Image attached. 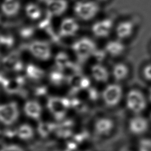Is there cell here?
<instances>
[{"instance_id":"2e32d148","label":"cell","mask_w":151,"mask_h":151,"mask_svg":"<svg viewBox=\"0 0 151 151\" xmlns=\"http://www.w3.org/2000/svg\"><path fill=\"white\" fill-rule=\"evenodd\" d=\"M27 18L32 21H38L42 17V9L37 3L29 2L26 5L24 9Z\"/></svg>"},{"instance_id":"74e56055","label":"cell","mask_w":151,"mask_h":151,"mask_svg":"<svg viewBox=\"0 0 151 151\" xmlns=\"http://www.w3.org/2000/svg\"><path fill=\"white\" fill-rule=\"evenodd\" d=\"M58 151H60V150H58Z\"/></svg>"},{"instance_id":"f546056e","label":"cell","mask_w":151,"mask_h":151,"mask_svg":"<svg viewBox=\"0 0 151 151\" xmlns=\"http://www.w3.org/2000/svg\"><path fill=\"white\" fill-rule=\"evenodd\" d=\"M90 97L93 100H96L99 97V93L95 88L90 89Z\"/></svg>"},{"instance_id":"8d00e7d4","label":"cell","mask_w":151,"mask_h":151,"mask_svg":"<svg viewBox=\"0 0 151 151\" xmlns=\"http://www.w3.org/2000/svg\"><path fill=\"white\" fill-rule=\"evenodd\" d=\"M0 21H1V18H0Z\"/></svg>"},{"instance_id":"d590c367","label":"cell","mask_w":151,"mask_h":151,"mask_svg":"<svg viewBox=\"0 0 151 151\" xmlns=\"http://www.w3.org/2000/svg\"><path fill=\"white\" fill-rule=\"evenodd\" d=\"M85 151H88V150H85Z\"/></svg>"},{"instance_id":"e575fe53","label":"cell","mask_w":151,"mask_h":151,"mask_svg":"<svg viewBox=\"0 0 151 151\" xmlns=\"http://www.w3.org/2000/svg\"><path fill=\"white\" fill-rule=\"evenodd\" d=\"M150 118H151V114H150Z\"/></svg>"},{"instance_id":"ba28073f","label":"cell","mask_w":151,"mask_h":151,"mask_svg":"<svg viewBox=\"0 0 151 151\" xmlns=\"http://www.w3.org/2000/svg\"><path fill=\"white\" fill-rule=\"evenodd\" d=\"M68 107V103L66 100L61 97H51L48 101V109L57 118H61L65 115Z\"/></svg>"},{"instance_id":"9a60e30c","label":"cell","mask_w":151,"mask_h":151,"mask_svg":"<svg viewBox=\"0 0 151 151\" xmlns=\"http://www.w3.org/2000/svg\"><path fill=\"white\" fill-rule=\"evenodd\" d=\"M24 111L28 117L38 119L41 116L42 107L38 102L34 100H29L25 103Z\"/></svg>"},{"instance_id":"4fadbf2b","label":"cell","mask_w":151,"mask_h":151,"mask_svg":"<svg viewBox=\"0 0 151 151\" xmlns=\"http://www.w3.org/2000/svg\"><path fill=\"white\" fill-rule=\"evenodd\" d=\"M129 127L133 133L136 134H142L148 128V122L144 117L136 116L130 120Z\"/></svg>"},{"instance_id":"3957f363","label":"cell","mask_w":151,"mask_h":151,"mask_svg":"<svg viewBox=\"0 0 151 151\" xmlns=\"http://www.w3.org/2000/svg\"><path fill=\"white\" fill-rule=\"evenodd\" d=\"M28 51L35 59L46 61L52 57V49L50 45L45 41L37 40L32 41L28 46Z\"/></svg>"},{"instance_id":"cb8c5ba5","label":"cell","mask_w":151,"mask_h":151,"mask_svg":"<svg viewBox=\"0 0 151 151\" xmlns=\"http://www.w3.org/2000/svg\"><path fill=\"white\" fill-rule=\"evenodd\" d=\"M60 70H61L58 69V70L52 71L50 73V80L51 82L55 84H61L64 80V76Z\"/></svg>"},{"instance_id":"44dd1931","label":"cell","mask_w":151,"mask_h":151,"mask_svg":"<svg viewBox=\"0 0 151 151\" xmlns=\"http://www.w3.org/2000/svg\"><path fill=\"white\" fill-rule=\"evenodd\" d=\"M17 136L21 139L27 140L31 139L34 135L32 127L28 124L20 125L16 130Z\"/></svg>"},{"instance_id":"d6a6232c","label":"cell","mask_w":151,"mask_h":151,"mask_svg":"<svg viewBox=\"0 0 151 151\" xmlns=\"http://www.w3.org/2000/svg\"><path fill=\"white\" fill-rule=\"evenodd\" d=\"M149 98H150V100L151 101V90L150 91V94H149Z\"/></svg>"},{"instance_id":"7a4b0ae2","label":"cell","mask_w":151,"mask_h":151,"mask_svg":"<svg viewBox=\"0 0 151 151\" xmlns=\"http://www.w3.org/2000/svg\"><path fill=\"white\" fill-rule=\"evenodd\" d=\"M72 49L78 59L86 60L94 55L97 47L91 39L88 37H83L74 42Z\"/></svg>"},{"instance_id":"83f0119b","label":"cell","mask_w":151,"mask_h":151,"mask_svg":"<svg viewBox=\"0 0 151 151\" xmlns=\"http://www.w3.org/2000/svg\"><path fill=\"white\" fill-rule=\"evenodd\" d=\"M143 74L146 80L151 81V64H149L144 67Z\"/></svg>"},{"instance_id":"6da1fadb","label":"cell","mask_w":151,"mask_h":151,"mask_svg":"<svg viewBox=\"0 0 151 151\" xmlns=\"http://www.w3.org/2000/svg\"><path fill=\"white\" fill-rule=\"evenodd\" d=\"M99 6L93 1H79L74 5L76 16L82 21H88L94 18L99 11Z\"/></svg>"},{"instance_id":"ffe728a7","label":"cell","mask_w":151,"mask_h":151,"mask_svg":"<svg viewBox=\"0 0 151 151\" xmlns=\"http://www.w3.org/2000/svg\"><path fill=\"white\" fill-rule=\"evenodd\" d=\"M70 84L76 88H86L88 87L90 85V80L79 74H74L70 79Z\"/></svg>"},{"instance_id":"d4e9b609","label":"cell","mask_w":151,"mask_h":151,"mask_svg":"<svg viewBox=\"0 0 151 151\" xmlns=\"http://www.w3.org/2000/svg\"><path fill=\"white\" fill-rule=\"evenodd\" d=\"M0 151H24V149L15 144H9L3 146L1 149Z\"/></svg>"},{"instance_id":"4dcf8cb0","label":"cell","mask_w":151,"mask_h":151,"mask_svg":"<svg viewBox=\"0 0 151 151\" xmlns=\"http://www.w3.org/2000/svg\"><path fill=\"white\" fill-rule=\"evenodd\" d=\"M4 39V35L0 33V46L3 45Z\"/></svg>"},{"instance_id":"5bb4252c","label":"cell","mask_w":151,"mask_h":151,"mask_svg":"<svg viewBox=\"0 0 151 151\" xmlns=\"http://www.w3.org/2000/svg\"><path fill=\"white\" fill-rule=\"evenodd\" d=\"M134 24L130 21H124L120 22L116 28V33L120 40L129 38L134 31Z\"/></svg>"},{"instance_id":"603a6c76","label":"cell","mask_w":151,"mask_h":151,"mask_svg":"<svg viewBox=\"0 0 151 151\" xmlns=\"http://www.w3.org/2000/svg\"><path fill=\"white\" fill-rule=\"evenodd\" d=\"M25 70L28 77L33 80L40 79L44 76V70L41 67L35 64H28Z\"/></svg>"},{"instance_id":"9c48e42d","label":"cell","mask_w":151,"mask_h":151,"mask_svg":"<svg viewBox=\"0 0 151 151\" xmlns=\"http://www.w3.org/2000/svg\"><path fill=\"white\" fill-rule=\"evenodd\" d=\"M113 27V21L110 18H105L94 22L91 27V31L96 37L104 38L110 34Z\"/></svg>"},{"instance_id":"7c38bea8","label":"cell","mask_w":151,"mask_h":151,"mask_svg":"<svg viewBox=\"0 0 151 151\" xmlns=\"http://www.w3.org/2000/svg\"><path fill=\"white\" fill-rule=\"evenodd\" d=\"M90 73L92 77L98 82H106L109 77V70L100 63L94 64L91 67Z\"/></svg>"},{"instance_id":"4316f807","label":"cell","mask_w":151,"mask_h":151,"mask_svg":"<svg viewBox=\"0 0 151 151\" xmlns=\"http://www.w3.org/2000/svg\"><path fill=\"white\" fill-rule=\"evenodd\" d=\"M51 131V125L48 123H43L40 125L39 132L41 135H48Z\"/></svg>"},{"instance_id":"5b68a950","label":"cell","mask_w":151,"mask_h":151,"mask_svg":"<svg viewBox=\"0 0 151 151\" xmlns=\"http://www.w3.org/2000/svg\"><path fill=\"white\" fill-rule=\"evenodd\" d=\"M126 106L132 111L139 113L146 106V101L143 94L137 90H132L126 96Z\"/></svg>"},{"instance_id":"7402d4cb","label":"cell","mask_w":151,"mask_h":151,"mask_svg":"<svg viewBox=\"0 0 151 151\" xmlns=\"http://www.w3.org/2000/svg\"><path fill=\"white\" fill-rule=\"evenodd\" d=\"M55 63L58 69L64 70L71 65L69 55L64 52H60L55 57Z\"/></svg>"},{"instance_id":"836d02e7","label":"cell","mask_w":151,"mask_h":151,"mask_svg":"<svg viewBox=\"0 0 151 151\" xmlns=\"http://www.w3.org/2000/svg\"><path fill=\"white\" fill-rule=\"evenodd\" d=\"M98 1H105L106 0H98Z\"/></svg>"},{"instance_id":"ac0fdd59","label":"cell","mask_w":151,"mask_h":151,"mask_svg":"<svg viewBox=\"0 0 151 151\" xmlns=\"http://www.w3.org/2000/svg\"><path fill=\"white\" fill-rule=\"evenodd\" d=\"M113 122L110 119L103 117L96 121L94 124V129L96 132L99 134L105 135L113 129Z\"/></svg>"},{"instance_id":"484cf974","label":"cell","mask_w":151,"mask_h":151,"mask_svg":"<svg viewBox=\"0 0 151 151\" xmlns=\"http://www.w3.org/2000/svg\"><path fill=\"white\" fill-rule=\"evenodd\" d=\"M34 33V29L31 27L27 26L21 28L20 34L23 38H29Z\"/></svg>"},{"instance_id":"277c9868","label":"cell","mask_w":151,"mask_h":151,"mask_svg":"<svg viewBox=\"0 0 151 151\" xmlns=\"http://www.w3.org/2000/svg\"><path fill=\"white\" fill-rule=\"evenodd\" d=\"M19 110L18 104L9 101L0 104V122L4 125L14 124L18 120Z\"/></svg>"},{"instance_id":"1f68e13d","label":"cell","mask_w":151,"mask_h":151,"mask_svg":"<svg viewBox=\"0 0 151 151\" xmlns=\"http://www.w3.org/2000/svg\"><path fill=\"white\" fill-rule=\"evenodd\" d=\"M140 151H150V150H149V149H146V148L141 147H140Z\"/></svg>"},{"instance_id":"8fae6325","label":"cell","mask_w":151,"mask_h":151,"mask_svg":"<svg viewBox=\"0 0 151 151\" xmlns=\"http://www.w3.org/2000/svg\"><path fill=\"white\" fill-rule=\"evenodd\" d=\"M1 11L8 17H14L18 15L21 9L19 0H4L1 4Z\"/></svg>"},{"instance_id":"30bf717a","label":"cell","mask_w":151,"mask_h":151,"mask_svg":"<svg viewBox=\"0 0 151 151\" xmlns=\"http://www.w3.org/2000/svg\"><path fill=\"white\" fill-rule=\"evenodd\" d=\"M47 12L51 17H60L68 9L67 0H47L46 1Z\"/></svg>"},{"instance_id":"e0dca14e","label":"cell","mask_w":151,"mask_h":151,"mask_svg":"<svg viewBox=\"0 0 151 151\" xmlns=\"http://www.w3.org/2000/svg\"><path fill=\"white\" fill-rule=\"evenodd\" d=\"M125 50L124 44L119 40H110L105 45L104 50L111 56H119L123 53Z\"/></svg>"},{"instance_id":"8992f818","label":"cell","mask_w":151,"mask_h":151,"mask_svg":"<svg viewBox=\"0 0 151 151\" xmlns=\"http://www.w3.org/2000/svg\"><path fill=\"white\" fill-rule=\"evenodd\" d=\"M122 88L117 84L107 86L102 93V98L109 106H114L120 101L122 97Z\"/></svg>"},{"instance_id":"52a82bcc","label":"cell","mask_w":151,"mask_h":151,"mask_svg":"<svg viewBox=\"0 0 151 151\" xmlns=\"http://www.w3.org/2000/svg\"><path fill=\"white\" fill-rule=\"evenodd\" d=\"M80 29V25L77 20L72 17L64 18L59 26V34L63 37L74 36Z\"/></svg>"},{"instance_id":"f1b7e54d","label":"cell","mask_w":151,"mask_h":151,"mask_svg":"<svg viewBox=\"0 0 151 151\" xmlns=\"http://www.w3.org/2000/svg\"><path fill=\"white\" fill-rule=\"evenodd\" d=\"M141 147L146 148L149 150L151 149V140H142L140 143Z\"/></svg>"},{"instance_id":"d6986e66","label":"cell","mask_w":151,"mask_h":151,"mask_svg":"<svg viewBox=\"0 0 151 151\" xmlns=\"http://www.w3.org/2000/svg\"><path fill=\"white\" fill-rule=\"evenodd\" d=\"M112 74L116 80L122 81L127 77L129 68L125 64L122 63H117L112 69Z\"/></svg>"}]
</instances>
